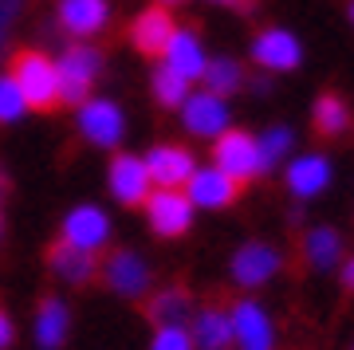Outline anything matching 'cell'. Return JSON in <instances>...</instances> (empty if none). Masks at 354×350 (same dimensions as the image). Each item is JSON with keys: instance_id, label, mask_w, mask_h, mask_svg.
<instances>
[{"instance_id": "cell-1", "label": "cell", "mask_w": 354, "mask_h": 350, "mask_svg": "<svg viewBox=\"0 0 354 350\" xmlns=\"http://www.w3.org/2000/svg\"><path fill=\"white\" fill-rule=\"evenodd\" d=\"M102 67V51L91 44V39H75V44H67L59 51V59H55V83H59V102L67 107H79L83 99H91V87L99 83Z\"/></svg>"}, {"instance_id": "cell-2", "label": "cell", "mask_w": 354, "mask_h": 350, "mask_svg": "<svg viewBox=\"0 0 354 350\" xmlns=\"http://www.w3.org/2000/svg\"><path fill=\"white\" fill-rule=\"evenodd\" d=\"M16 87L24 95L28 111H51L59 102V83H55V59H48L44 51H16L12 71Z\"/></svg>"}, {"instance_id": "cell-3", "label": "cell", "mask_w": 354, "mask_h": 350, "mask_svg": "<svg viewBox=\"0 0 354 350\" xmlns=\"http://www.w3.org/2000/svg\"><path fill=\"white\" fill-rule=\"evenodd\" d=\"M79 111V134L87 138L91 146H99V150H114L118 142H122V134H127V114H122V107L111 99H83L75 107Z\"/></svg>"}, {"instance_id": "cell-4", "label": "cell", "mask_w": 354, "mask_h": 350, "mask_svg": "<svg viewBox=\"0 0 354 350\" xmlns=\"http://www.w3.org/2000/svg\"><path fill=\"white\" fill-rule=\"evenodd\" d=\"M213 165L225 169L232 181H252L260 177V150H256V138L248 130H225L213 138Z\"/></svg>"}, {"instance_id": "cell-5", "label": "cell", "mask_w": 354, "mask_h": 350, "mask_svg": "<svg viewBox=\"0 0 354 350\" xmlns=\"http://www.w3.org/2000/svg\"><path fill=\"white\" fill-rule=\"evenodd\" d=\"M146 205V221L158 237H185L193 225V201L181 193V189H153L150 197L142 201Z\"/></svg>"}, {"instance_id": "cell-6", "label": "cell", "mask_w": 354, "mask_h": 350, "mask_svg": "<svg viewBox=\"0 0 354 350\" xmlns=\"http://www.w3.org/2000/svg\"><path fill=\"white\" fill-rule=\"evenodd\" d=\"M99 272H102V279H106V288H111L114 295H122V300H142V295L150 291V264L130 248L111 252V256L99 264Z\"/></svg>"}, {"instance_id": "cell-7", "label": "cell", "mask_w": 354, "mask_h": 350, "mask_svg": "<svg viewBox=\"0 0 354 350\" xmlns=\"http://www.w3.org/2000/svg\"><path fill=\"white\" fill-rule=\"evenodd\" d=\"M181 122L185 130L197 138H216L228 130V102L213 91H197V95H185L181 102Z\"/></svg>"}, {"instance_id": "cell-8", "label": "cell", "mask_w": 354, "mask_h": 350, "mask_svg": "<svg viewBox=\"0 0 354 350\" xmlns=\"http://www.w3.org/2000/svg\"><path fill=\"white\" fill-rule=\"evenodd\" d=\"M59 240H67V244H75L83 252L106 248V240H111V217L102 213L99 205H75L64 217V237Z\"/></svg>"}, {"instance_id": "cell-9", "label": "cell", "mask_w": 354, "mask_h": 350, "mask_svg": "<svg viewBox=\"0 0 354 350\" xmlns=\"http://www.w3.org/2000/svg\"><path fill=\"white\" fill-rule=\"evenodd\" d=\"M236 193H241V181H232L216 165L193 169L189 181H185V197L193 201V209H228L236 201Z\"/></svg>"}, {"instance_id": "cell-10", "label": "cell", "mask_w": 354, "mask_h": 350, "mask_svg": "<svg viewBox=\"0 0 354 350\" xmlns=\"http://www.w3.org/2000/svg\"><path fill=\"white\" fill-rule=\"evenodd\" d=\"M106 185H111V197L118 205H142V201L150 197V174H146V162L134 158V154H118L106 169Z\"/></svg>"}, {"instance_id": "cell-11", "label": "cell", "mask_w": 354, "mask_h": 350, "mask_svg": "<svg viewBox=\"0 0 354 350\" xmlns=\"http://www.w3.org/2000/svg\"><path fill=\"white\" fill-rule=\"evenodd\" d=\"M252 59L264 71H295L304 63V44L288 28H268L252 39Z\"/></svg>"}, {"instance_id": "cell-12", "label": "cell", "mask_w": 354, "mask_h": 350, "mask_svg": "<svg viewBox=\"0 0 354 350\" xmlns=\"http://www.w3.org/2000/svg\"><path fill=\"white\" fill-rule=\"evenodd\" d=\"M146 174H150V181L158 189H181L185 181H189V174L197 169V162H193V154L185 150V146H153L146 158Z\"/></svg>"}, {"instance_id": "cell-13", "label": "cell", "mask_w": 354, "mask_h": 350, "mask_svg": "<svg viewBox=\"0 0 354 350\" xmlns=\"http://www.w3.org/2000/svg\"><path fill=\"white\" fill-rule=\"evenodd\" d=\"M232 338L241 342V350H272L276 347V331H272V319L264 315V307L252 300H241L232 311Z\"/></svg>"}, {"instance_id": "cell-14", "label": "cell", "mask_w": 354, "mask_h": 350, "mask_svg": "<svg viewBox=\"0 0 354 350\" xmlns=\"http://www.w3.org/2000/svg\"><path fill=\"white\" fill-rule=\"evenodd\" d=\"M276 272H279V252L272 248V244L248 240V244H241L236 256H232V279H236L241 288H260V284H268Z\"/></svg>"}, {"instance_id": "cell-15", "label": "cell", "mask_w": 354, "mask_h": 350, "mask_svg": "<svg viewBox=\"0 0 354 350\" xmlns=\"http://www.w3.org/2000/svg\"><path fill=\"white\" fill-rule=\"evenodd\" d=\"M55 16H59V28H64V32H71L75 39H91L106 28L111 4H106V0H59Z\"/></svg>"}, {"instance_id": "cell-16", "label": "cell", "mask_w": 354, "mask_h": 350, "mask_svg": "<svg viewBox=\"0 0 354 350\" xmlns=\"http://www.w3.org/2000/svg\"><path fill=\"white\" fill-rule=\"evenodd\" d=\"M48 268H51L55 279H64L71 288H83V284L95 279L99 260H95V252H83V248H75V244H67V240H55L48 248Z\"/></svg>"}, {"instance_id": "cell-17", "label": "cell", "mask_w": 354, "mask_h": 350, "mask_svg": "<svg viewBox=\"0 0 354 350\" xmlns=\"http://www.w3.org/2000/svg\"><path fill=\"white\" fill-rule=\"evenodd\" d=\"M32 335H36L39 350H59L71 335V307H67L59 295H44L36 307V323H32Z\"/></svg>"}, {"instance_id": "cell-18", "label": "cell", "mask_w": 354, "mask_h": 350, "mask_svg": "<svg viewBox=\"0 0 354 350\" xmlns=\"http://www.w3.org/2000/svg\"><path fill=\"white\" fill-rule=\"evenodd\" d=\"M162 59L169 71H177L181 79H201L205 71V48H201V36L197 32H189V28H174V36H169V44H165Z\"/></svg>"}, {"instance_id": "cell-19", "label": "cell", "mask_w": 354, "mask_h": 350, "mask_svg": "<svg viewBox=\"0 0 354 350\" xmlns=\"http://www.w3.org/2000/svg\"><path fill=\"white\" fill-rule=\"evenodd\" d=\"M169 36H174V16L165 12V4L138 12L134 24H130V44H134L142 55H162Z\"/></svg>"}, {"instance_id": "cell-20", "label": "cell", "mask_w": 354, "mask_h": 350, "mask_svg": "<svg viewBox=\"0 0 354 350\" xmlns=\"http://www.w3.org/2000/svg\"><path fill=\"white\" fill-rule=\"evenodd\" d=\"M189 338L197 350H228L232 342V319H228L225 307H201V311H193L189 319Z\"/></svg>"}, {"instance_id": "cell-21", "label": "cell", "mask_w": 354, "mask_h": 350, "mask_svg": "<svg viewBox=\"0 0 354 350\" xmlns=\"http://www.w3.org/2000/svg\"><path fill=\"white\" fill-rule=\"evenodd\" d=\"M330 185V162L323 154H304L288 165V189L295 197H319Z\"/></svg>"}, {"instance_id": "cell-22", "label": "cell", "mask_w": 354, "mask_h": 350, "mask_svg": "<svg viewBox=\"0 0 354 350\" xmlns=\"http://www.w3.org/2000/svg\"><path fill=\"white\" fill-rule=\"evenodd\" d=\"M146 319L153 326H185L193 319V300L185 288H162L146 303Z\"/></svg>"}, {"instance_id": "cell-23", "label": "cell", "mask_w": 354, "mask_h": 350, "mask_svg": "<svg viewBox=\"0 0 354 350\" xmlns=\"http://www.w3.org/2000/svg\"><path fill=\"white\" fill-rule=\"evenodd\" d=\"M304 256L315 272H330L342 260V237L335 228H311L304 237Z\"/></svg>"}, {"instance_id": "cell-24", "label": "cell", "mask_w": 354, "mask_h": 350, "mask_svg": "<svg viewBox=\"0 0 354 350\" xmlns=\"http://www.w3.org/2000/svg\"><path fill=\"white\" fill-rule=\"evenodd\" d=\"M205 91H213V95H221V99H228V95H236V91L244 87V67L236 59H228V55H216V59L205 63Z\"/></svg>"}, {"instance_id": "cell-25", "label": "cell", "mask_w": 354, "mask_h": 350, "mask_svg": "<svg viewBox=\"0 0 354 350\" xmlns=\"http://www.w3.org/2000/svg\"><path fill=\"white\" fill-rule=\"evenodd\" d=\"M311 122H315V130L323 138H335V134H342V130L351 126V111H346V102H342L339 95H319Z\"/></svg>"}, {"instance_id": "cell-26", "label": "cell", "mask_w": 354, "mask_h": 350, "mask_svg": "<svg viewBox=\"0 0 354 350\" xmlns=\"http://www.w3.org/2000/svg\"><path fill=\"white\" fill-rule=\"evenodd\" d=\"M291 146H295L291 126H272V130H264V134L256 138V150H260V174L276 169V165L291 154Z\"/></svg>"}, {"instance_id": "cell-27", "label": "cell", "mask_w": 354, "mask_h": 350, "mask_svg": "<svg viewBox=\"0 0 354 350\" xmlns=\"http://www.w3.org/2000/svg\"><path fill=\"white\" fill-rule=\"evenodd\" d=\"M150 91H153V99L162 102V107H181L185 102V95H189V79H181L177 71H169V67H158L150 75Z\"/></svg>"}, {"instance_id": "cell-28", "label": "cell", "mask_w": 354, "mask_h": 350, "mask_svg": "<svg viewBox=\"0 0 354 350\" xmlns=\"http://www.w3.org/2000/svg\"><path fill=\"white\" fill-rule=\"evenodd\" d=\"M28 114V102L20 95L12 75H0V122H20Z\"/></svg>"}, {"instance_id": "cell-29", "label": "cell", "mask_w": 354, "mask_h": 350, "mask_svg": "<svg viewBox=\"0 0 354 350\" xmlns=\"http://www.w3.org/2000/svg\"><path fill=\"white\" fill-rule=\"evenodd\" d=\"M150 350H193V338L185 326H158Z\"/></svg>"}, {"instance_id": "cell-30", "label": "cell", "mask_w": 354, "mask_h": 350, "mask_svg": "<svg viewBox=\"0 0 354 350\" xmlns=\"http://www.w3.org/2000/svg\"><path fill=\"white\" fill-rule=\"evenodd\" d=\"M24 4L28 0H0V55H4L8 39H12L16 20H20V12H24Z\"/></svg>"}, {"instance_id": "cell-31", "label": "cell", "mask_w": 354, "mask_h": 350, "mask_svg": "<svg viewBox=\"0 0 354 350\" xmlns=\"http://www.w3.org/2000/svg\"><path fill=\"white\" fill-rule=\"evenodd\" d=\"M12 338H16V326H12V319H8V311L0 307V350L12 347Z\"/></svg>"}, {"instance_id": "cell-32", "label": "cell", "mask_w": 354, "mask_h": 350, "mask_svg": "<svg viewBox=\"0 0 354 350\" xmlns=\"http://www.w3.org/2000/svg\"><path fill=\"white\" fill-rule=\"evenodd\" d=\"M213 4H225V8H236V12H252L256 0H213Z\"/></svg>"}, {"instance_id": "cell-33", "label": "cell", "mask_w": 354, "mask_h": 350, "mask_svg": "<svg viewBox=\"0 0 354 350\" xmlns=\"http://www.w3.org/2000/svg\"><path fill=\"white\" fill-rule=\"evenodd\" d=\"M342 284H346V288L354 291V256L346 260V268H342Z\"/></svg>"}, {"instance_id": "cell-34", "label": "cell", "mask_w": 354, "mask_h": 350, "mask_svg": "<svg viewBox=\"0 0 354 350\" xmlns=\"http://www.w3.org/2000/svg\"><path fill=\"white\" fill-rule=\"evenodd\" d=\"M252 91H256V95H268V91H272V83H268V79L260 75V79H256V83H252Z\"/></svg>"}, {"instance_id": "cell-35", "label": "cell", "mask_w": 354, "mask_h": 350, "mask_svg": "<svg viewBox=\"0 0 354 350\" xmlns=\"http://www.w3.org/2000/svg\"><path fill=\"white\" fill-rule=\"evenodd\" d=\"M4 193H8V177L0 174V205H4Z\"/></svg>"}, {"instance_id": "cell-36", "label": "cell", "mask_w": 354, "mask_h": 350, "mask_svg": "<svg viewBox=\"0 0 354 350\" xmlns=\"http://www.w3.org/2000/svg\"><path fill=\"white\" fill-rule=\"evenodd\" d=\"M158 4H181V0H158Z\"/></svg>"}, {"instance_id": "cell-37", "label": "cell", "mask_w": 354, "mask_h": 350, "mask_svg": "<svg viewBox=\"0 0 354 350\" xmlns=\"http://www.w3.org/2000/svg\"><path fill=\"white\" fill-rule=\"evenodd\" d=\"M0 240H4V221H0Z\"/></svg>"}, {"instance_id": "cell-38", "label": "cell", "mask_w": 354, "mask_h": 350, "mask_svg": "<svg viewBox=\"0 0 354 350\" xmlns=\"http://www.w3.org/2000/svg\"><path fill=\"white\" fill-rule=\"evenodd\" d=\"M351 20H354V0H351Z\"/></svg>"}]
</instances>
